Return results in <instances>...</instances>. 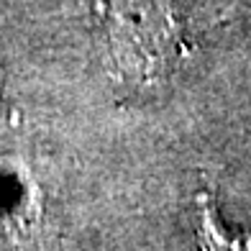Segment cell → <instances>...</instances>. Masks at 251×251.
Masks as SVG:
<instances>
[{
  "mask_svg": "<svg viewBox=\"0 0 251 251\" xmlns=\"http://www.w3.org/2000/svg\"><path fill=\"white\" fill-rule=\"evenodd\" d=\"M100 26L116 59L144 75H156L175 59L177 26L162 0H100Z\"/></svg>",
  "mask_w": 251,
  "mask_h": 251,
  "instance_id": "obj_1",
  "label": "cell"
}]
</instances>
